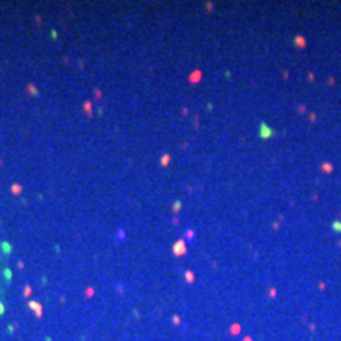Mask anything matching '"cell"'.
<instances>
[{"label":"cell","mask_w":341,"mask_h":341,"mask_svg":"<svg viewBox=\"0 0 341 341\" xmlns=\"http://www.w3.org/2000/svg\"><path fill=\"white\" fill-rule=\"evenodd\" d=\"M0 313H2V305H0Z\"/></svg>","instance_id":"obj_1"}]
</instances>
